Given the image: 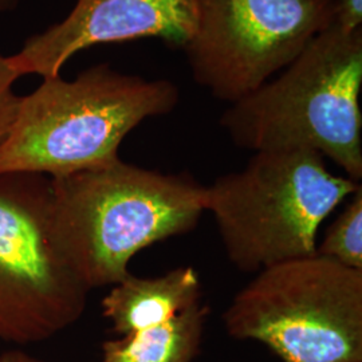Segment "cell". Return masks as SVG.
I'll return each instance as SVG.
<instances>
[{
  "mask_svg": "<svg viewBox=\"0 0 362 362\" xmlns=\"http://www.w3.org/2000/svg\"><path fill=\"white\" fill-rule=\"evenodd\" d=\"M50 189L58 239L90 290L124 281L140 251L194 231L206 212V185L189 173L121 158L50 179Z\"/></svg>",
  "mask_w": 362,
  "mask_h": 362,
  "instance_id": "cell-1",
  "label": "cell"
},
{
  "mask_svg": "<svg viewBox=\"0 0 362 362\" xmlns=\"http://www.w3.org/2000/svg\"><path fill=\"white\" fill-rule=\"evenodd\" d=\"M179 100V88L168 79H145L109 64L91 66L74 79L43 78L22 95L0 141V175L55 179L107 165L119 158L130 132L172 113Z\"/></svg>",
  "mask_w": 362,
  "mask_h": 362,
  "instance_id": "cell-2",
  "label": "cell"
},
{
  "mask_svg": "<svg viewBox=\"0 0 362 362\" xmlns=\"http://www.w3.org/2000/svg\"><path fill=\"white\" fill-rule=\"evenodd\" d=\"M361 90L362 27L333 22L282 74L230 105L220 125L239 148L310 149L361 182Z\"/></svg>",
  "mask_w": 362,
  "mask_h": 362,
  "instance_id": "cell-3",
  "label": "cell"
},
{
  "mask_svg": "<svg viewBox=\"0 0 362 362\" xmlns=\"http://www.w3.org/2000/svg\"><path fill=\"white\" fill-rule=\"evenodd\" d=\"M360 187L334 175L315 151H260L245 168L206 185L204 209L228 260L239 272L257 274L315 255L325 219Z\"/></svg>",
  "mask_w": 362,
  "mask_h": 362,
  "instance_id": "cell-4",
  "label": "cell"
},
{
  "mask_svg": "<svg viewBox=\"0 0 362 362\" xmlns=\"http://www.w3.org/2000/svg\"><path fill=\"white\" fill-rule=\"evenodd\" d=\"M223 322L282 362H362V270L318 254L274 264L235 296Z\"/></svg>",
  "mask_w": 362,
  "mask_h": 362,
  "instance_id": "cell-5",
  "label": "cell"
},
{
  "mask_svg": "<svg viewBox=\"0 0 362 362\" xmlns=\"http://www.w3.org/2000/svg\"><path fill=\"white\" fill-rule=\"evenodd\" d=\"M91 290L54 227L50 177L0 175V339L57 336L82 317Z\"/></svg>",
  "mask_w": 362,
  "mask_h": 362,
  "instance_id": "cell-6",
  "label": "cell"
},
{
  "mask_svg": "<svg viewBox=\"0 0 362 362\" xmlns=\"http://www.w3.org/2000/svg\"><path fill=\"white\" fill-rule=\"evenodd\" d=\"M182 49L197 85L231 105L290 65L334 22L336 0H196Z\"/></svg>",
  "mask_w": 362,
  "mask_h": 362,
  "instance_id": "cell-7",
  "label": "cell"
},
{
  "mask_svg": "<svg viewBox=\"0 0 362 362\" xmlns=\"http://www.w3.org/2000/svg\"><path fill=\"white\" fill-rule=\"evenodd\" d=\"M196 0H77L65 18L30 37L11 55L23 76H61L78 52L98 45L157 38L184 49L194 35Z\"/></svg>",
  "mask_w": 362,
  "mask_h": 362,
  "instance_id": "cell-8",
  "label": "cell"
},
{
  "mask_svg": "<svg viewBox=\"0 0 362 362\" xmlns=\"http://www.w3.org/2000/svg\"><path fill=\"white\" fill-rule=\"evenodd\" d=\"M199 302H202L199 272L184 266L152 278L130 274L112 286L101 305L113 333L119 337L167 322Z\"/></svg>",
  "mask_w": 362,
  "mask_h": 362,
  "instance_id": "cell-9",
  "label": "cell"
},
{
  "mask_svg": "<svg viewBox=\"0 0 362 362\" xmlns=\"http://www.w3.org/2000/svg\"><path fill=\"white\" fill-rule=\"evenodd\" d=\"M209 308L199 302L167 322L105 341L98 362H192Z\"/></svg>",
  "mask_w": 362,
  "mask_h": 362,
  "instance_id": "cell-10",
  "label": "cell"
},
{
  "mask_svg": "<svg viewBox=\"0 0 362 362\" xmlns=\"http://www.w3.org/2000/svg\"><path fill=\"white\" fill-rule=\"evenodd\" d=\"M317 254L362 270V185L327 228L322 242L317 245Z\"/></svg>",
  "mask_w": 362,
  "mask_h": 362,
  "instance_id": "cell-11",
  "label": "cell"
},
{
  "mask_svg": "<svg viewBox=\"0 0 362 362\" xmlns=\"http://www.w3.org/2000/svg\"><path fill=\"white\" fill-rule=\"evenodd\" d=\"M19 78L21 74L13 66L11 55L0 54V141L11 128L22 98L15 91V82Z\"/></svg>",
  "mask_w": 362,
  "mask_h": 362,
  "instance_id": "cell-12",
  "label": "cell"
},
{
  "mask_svg": "<svg viewBox=\"0 0 362 362\" xmlns=\"http://www.w3.org/2000/svg\"><path fill=\"white\" fill-rule=\"evenodd\" d=\"M334 22L345 30L362 27V0H336Z\"/></svg>",
  "mask_w": 362,
  "mask_h": 362,
  "instance_id": "cell-13",
  "label": "cell"
},
{
  "mask_svg": "<svg viewBox=\"0 0 362 362\" xmlns=\"http://www.w3.org/2000/svg\"><path fill=\"white\" fill-rule=\"evenodd\" d=\"M0 362H46L22 350L13 349L0 354Z\"/></svg>",
  "mask_w": 362,
  "mask_h": 362,
  "instance_id": "cell-14",
  "label": "cell"
},
{
  "mask_svg": "<svg viewBox=\"0 0 362 362\" xmlns=\"http://www.w3.org/2000/svg\"><path fill=\"white\" fill-rule=\"evenodd\" d=\"M23 0H0V13L3 11H13L21 6Z\"/></svg>",
  "mask_w": 362,
  "mask_h": 362,
  "instance_id": "cell-15",
  "label": "cell"
}]
</instances>
